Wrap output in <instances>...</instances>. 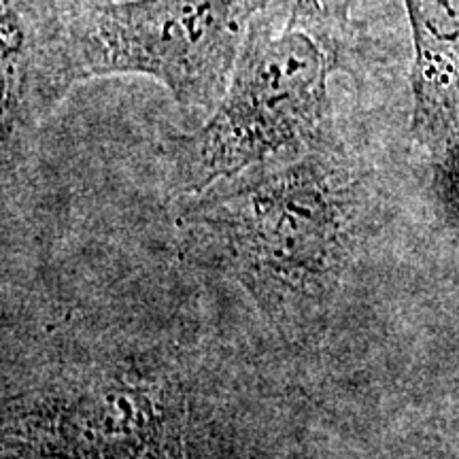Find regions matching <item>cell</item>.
<instances>
[{
	"label": "cell",
	"mask_w": 459,
	"mask_h": 459,
	"mask_svg": "<svg viewBox=\"0 0 459 459\" xmlns=\"http://www.w3.org/2000/svg\"><path fill=\"white\" fill-rule=\"evenodd\" d=\"M332 68L334 51L315 22L294 13L274 30L255 17L211 119L177 141L181 186L203 194L254 166L328 145Z\"/></svg>",
	"instance_id": "cell-2"
},
{
	"label": "cell",
	"mask_w": 459,
	"mask_h": 459,
	"mask_svg": "<svg viewBox=\"0 0 459 459\" xmlns=\"http://www.w3.org/2000/svg\"><path fill=\"white\" fill-rule=\"evenodd\" d=\"M415 43L412 132L432 149L459 136V0H404Z\"/></svg>",
	"instance_id": "cell-6"
},
{
	"label": "cell",
	"mask_w": 459,
	"mask_h": 459,
	"mask_svg": "<svg viewBox=\"0 0 459 459\" xmlns=\"http://www.w3.org/2000/svg\"><path fill=\"white\" fill-rule=\"evenodd\" d=\"M13 459H186V395L143 361L90 366L11 402Z\"/></svg>",
	"instance_id": "cell-4"
},
{
	"label": "cell",
	"mask_w": 459,
	"mask_h": 459,
	"mask_svg": "<svg viewBox=\"0 0 459 459\" xmlns=\"http://www.w3.org/2000/svg\"><path fill=\"white\" fill-rule=\"evenodd\" d=\"M330 0H294V13L302 15L304 20L315 22V15H321L328 9Z\"/></svg>",
	"instance_id": "cell-7"
},
{
	"label": "cell",
	"mask_w": 459,
	"mask_h": 459,
	"mask_svg": "<svg viewBox=\"0 0 459 459\" xmlns=\"http://www.w3.org/2000/svg\"><path fill=\"white\" fill-rule=\"evenodd\" d=\"M271 0H119L71 7L74 82L147 74L183 107L215 108Z\"/></svg>",
	"instance_id": "cell-3"
},
{
	"label": "cell",
	"mask_w": 459,
	"mask_h": 459,
	"mask_svg": "<svg viewBox=\"0 0 459 459\" xmlns=\"http://www.w3.org/2000/svg\"><path fill=\"white\" fill-rule=\"evenodd\" d=\"M4 132L43 119L73 88L68 26L56 0H3Z\"/></svg>",
	"instance_id": "cell-5"
},
{
	"label": "cell",
	"mask_w": 459,
	"mask_h": 459,
	"mask_svg": "<svg viewBox=\"0 0 459 459\" xmlns=\"http://www.w3.org/2000/svg\"><path fill=\"white\" fill-rule=\"evenodd\" d=\"M358 217V183L328 143L230 187L217 183L181 223L268 319L300 328L330 307Z\"/></svg>",
	"instance_id": "cell-1"
}]
</instances>
